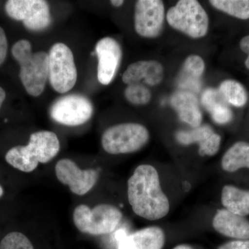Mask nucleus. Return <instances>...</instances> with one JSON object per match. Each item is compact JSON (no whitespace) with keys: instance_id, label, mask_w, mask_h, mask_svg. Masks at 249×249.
Listing matches in <instances>:
<instances>
[{"instance_id":"obj_1","label":"nucleus","mask_w":249,"mask_h":249,"mask_svg":"<svg viewBox=\"0 0 249 249\" xmlns=\"http://www.w3.org/2000/svg\"><path fill=\"white\" fill-rule=\"evenodd\" d=\"M127 196L135 214L158 220L170 211V202L162 191L158 172L151 165H139L127 181Z\"/></svg>"},{"instance_id":"obj_2","label":"nucleus","mask_w":249,"mask_h":249,"mask_svg":"<svg viewBox=\"0 0 249 249\" xmlns=\"http://www.w3.org/2000/svg\"><path fill=\"white\" fill-rule=\"evenodd\" d=\"M60 147L56 134L50 131H39L31 134L27 145L9 150L5 160L16 169L31 173L39 163H48L53 160L58 155Z\"/></svg>"},{"instance_id":"obj_3","label":"nucleus","mask_w":249,"mask_h":249,"mask_svg":"<svg viewBox=\"0 0 249 249\" xmlns=\"http://www.w3.org/2000/svg\"><path fill=\"white\" fill-rule=\"evenodd\" d=\"M11 53L20 67L19 78L27 92L34 97L40 96L49 80V54L32 53L31 43L26 40L16 42Z\"/></svg>"},{"instance_id":"obj_4","label":"nucleus","mask_w":249,"mask_h":249,"mask_svg":"<svg viewBox=\"0 0 249 249\" xmlns=\"http://www.w3.org/2000/svg\"><path fill=\"white\" fill-rule=\"evenodd\" d=\"M73 218L80 232L102 235L115 231L122 220L123 214L120 210L110 204L97 205L92 209L81 204L75 209Z\"/></svg>"},{"instance_id":"obj_5","label":"nucleus","mask_w":249,"mask_h":249,"mask_svg":"<svg viewBox=\"0 0 249 249\" xmlns=\"http://www.w3.org/2000/svg\"><path fill=\"white\" fill-rule=\"evenodd\" d=\"M166 19L173 29L192 38L204 37L209 31V16L196 0H179L167 11Z\"/></svg>"},{"instance_id":"obj_6","label":"nucleus","mask_w":249,"mask_h":249,"mask_svg":"<svg viewBox=\"0 0 249 249\" xmlns=\"http://www.w3.org/2000/svg\"><path fill=\"white\" fill-rule=\"evenodd\" d=\"M150 134L145 126L126 123L111 126L102 136V146L111 155H121L139 151L145 146Z\"/></svg>"},{"instance_id":"obj_7","label":"nucleus","mask_w":249,"mask_h":249,"mask_svg":"<svg viewBox=\"0 0 249 249\" xmlns=\"http://www.w3.org/2000/svg\"><path fill=\"white\" fill-rule=\"evenodd\" d=\"M49 54V80L57 92H68L76 85L77 69L71 49L62 42L52 46Z\"/></svg>"},{"instance_id":"obj_8","label":"nucleus","mask_w":249,"mask_h":249,"mask_svg":"<svg viewBox=\"0 0 249 249\" xmlns=\"http://www.w3.org/2000/svg\"><path fill=\"white\" fill-rule=\"evenodd\" d=\"M5 11L10 18L22 21L31 31L44 30L52 21L48 3L43 0H9Z\"/></svg>"},{"instance_id":"obj_9","label":"nucleus","mask_w":249,"mask_h":249,"mask_svg":"<svg viewBox=\"0 0 249 249\" xmlns=\"http://www.w3.org/2000/svg\"><path fill=\"white\" fill-rule=\"evenodd\" d=\"M92 103L80 94H70L58 98L50 108V116L59 124L78 126L85 124L92 116Z\"/></svg>"},{"instance_id":"obj_10","label":"nucleus","mask_w":249,"mask_h":249,"mask_svg":"<svg viewBox=\"0 0 249 249\" xmlns=\"http://www.w3.org/2000/svg\"><path fill=\"white\" fill-rule=\"evenodd\" d=\"M165 6L160 0H139L134 9V28L141 37L155 38L163 29Z\"/></svg>"},{"instance_id":"obj_11","label":"nucleus","mask_w":249,"mask_h":249,"mask_svg":"<svg viewBox=\"0 0 249 249\" xmlns=\"http://www.w3.org/2000/svg\"><path fill=\"white\" fill-rule=\"evenodd\" d=\"M55 175L60 182L70 187L72 193L84 196L96 184L98 174L93 169L81 170L73 160L63 159L55 165Z\"/></svg>"},{"instance_id":"obj_12","label":"nucleus","mask_w":249,"mask_h":249,"mask_svg":"<svg viewBox=\"0 0 249 249\" xmlns=\"http://www.w3.org/2000/svg\"><path fill=\"white\" fill-rule=\"evenodd\" d=\"M98 56V80L108 85L114 79L122 60V50L119 42L110 37H103L96 45Z\"/></svg>"},{"instance_id":"obj_13","label":"nucleus","mask_w":249,"mask_h":249,"mask_svg":"<svg viewBox=\"0 0 249 249\" xmlns=\"http://www.w3.org/2000/svg\"><path fill=\"white\" fill-rule=\"evenodd\" d=\"M164 78V68L157 60H140L130 64L122 76L124 84H139L143 81L150 86H157Z\"/></svg>"},{"instance_id":"obj_14","label":"nucleus","mask_w":249,"mask_h":249,"mask_svg":"<svg viewBox=\"0 0 249 249\" xmlns=\"http://www.w3.org/2000/svg\"><path fill=\"white\" fill-rule=\"evenodd\" d=\"M164 232L160 227H151L126 233L121 232L118 249H162L164 246Z\"/></svg>"},{"instance_id":"obj_15","label":"nucleus","mask_w":249,"mask_h":249,"mask_svg":"<svg viewBox=\"0 0 249 249\" xmlns=\"http://www.w3.org/2000/svg\"><path fill=\"white\" fill-rule=\"evenodd\" d=\"M177 140L182 145L192 143L199 145V153L201 156H214L220 148L221 139L219 134L208 124L200 125L191 131H179L176 134Z\"/></svg>"},{"instance_id":"obj_16","label":"nucleus","mask_w":249,"mask_h":249,"mask_svg":"<svg viewBox=\"0 0 249 249\" xmlns=\"http://www.w3.org/2000/svg\"><path fill=\"white\" fill-rule=\"evenodd\" d=\"M214 230L226 236L238 240H249V221L227 209L218 210L213 219Z\"/></svg>"},{"instance_id":"obj_17","label":"nucleus","mask_w":249,"mask_h":249,"mask_svg":"<svg viewBox=\"0 0 249 249\" xmlns=\"http://www.w3.org/2000/svg\"><path fill=\"white\" fill-rule=\"evenodd\" d=\"M172 107L183 122L193 128L199 127L202 122L199 101L193 91L179 90L173 93L170 99Z\"/></svg>"},{"instance_id":"obj_18","label":"nucleus","mask_w":249,"mask_h":249,"mask_svg":"<svg viewBox=\"0 0 249 249\" xmlns=\"http://www.w3.org/2000/svg\"><path fill=\"white\" fill-rule=\"evenodd\" d=\"M201 102L211 115L213 120L219 124H226L233 119V114L219 89L209 88L201 95Z\"/></svg>"},{"instance_id":"obj_19","label":"nucleus","mask_w":249,"mask_h":249,"mask_svg":"<svg viewBox=\"0 0 249 249\" xmlns=\"http://www.w3.org/2000/svg\"><path fill=\"white\" fill-rule=\"evenodd\" d=\"M205 62L198 55H191L187 57L183 62L182 69L178 77V86L184 89L199 90V80L204 74Z\"/></svg>"},{"instance_id":"obj_20","label":"nucleus","mask_w":249,"mask_h":249,"mask_svg":"<svg viewBox=\"0 0 249 249\" xmlns=\"http://www.w3.org/2000/svg\"><path fill=\"white\" fill-rule=\"evenodd\" d=\"M221 201L225 209L232 213L242 217L249 215V191L226 185L222 188Z\"/></svg>"},{"instance_id":"obj_21","label":"nucleus","mask_w":249,"mask_h":249,"mask_svg":"<svg viewBox=\"0 0 249 249\" xmlns=\"http://www.w3.org/2000/svg\"><path fill=\"white\" fill-rule=\"evenodd\" d=\"M222 167L224 171L234 173L241 168L249 169V143L235 142L223 156Z\"/></svg>"},{"instance_id":"obj_22","label":"nucleus","mask_w":249,"mask_h":249,"mask_svg":"<svg viewBox=\"0 0 249 249\" xmlns=\"http://www.w3.org/2000/svg\"><path fill=\"white\" fill-rule=\"evenodd\" d=\"M219 91L226 101L235 107H243L248 100L245 87L235 80H224L219 85Z\"/></svg>"},{"instance_id":"obj_23","label":"nucleus","mask_w":249,"mask_h":249,"mask_svg":"<svg viewBox=\"0 0 249 249\" xmlns=\"http://www.w3.org/2000/svg\"><path fill=\"white\" fill-rule=\"evenodd\" d=\"M209 3L214 9L232 17L249 19V0H211Z\"/></svg>"},{"instance_id":"obj_24","label":"nucleus","mask_w":249,"mask_h":249,"mask_svg":"<svg viewBox=\"0 0 249 249\" xmlns=\"http://www.w3.org/2000/svg\"><path fill=\"white\" fill-rule=\"evenodd\" d=\"M124 95L126 100L134 106H145L152 98L150 90L142 83L127 85Z\"/></svg>"},{"instance_id":"obj_25","label":"nucleus","mask_w":249,"mask_h":249,"mask_svg":"<svg viewBox=\"0 0 249 249\" xmlns=\"http://www.w3.org/2000/svg\"><path fill=\"white\" fill-rule=\"evenodd\" d=\"M0 249H35L29 238L19 232L7 234L0 243Z\"/></svg>"},{"instance_id":"obj_26","label":"nucleus","mask_w":249,"mask_h":249,"mask_svg":"<svg viewBox=\"0 0 249 249\" xmlns=\"http://www.w3.org/2000/svg\"><path fill=\"white\" fill-rule=\"evenodd\" d=\"M8 52V42L4 29L0 27V65L6 60Z\"/></svg>"},{"instance_id":"obj_27","label":"nucleus","mask_w":249,"mask_h":249,"mask_svg":"<svg viewBox=\"0 0 249 249\" xmlns=\"http://www.w3.org/2000/svg\"><path fill=\"white\" fill-rule=\"evenodd\" d=\"M218 249H249V240L231 241L220 246Z\"/></svg>"},{"instance_id":"obj_28","label":"nucleus","mask_w":249,"mask_h":249,"mask_svg":"<svg viewBox=\"0 0 249 249\" xmlns=\"http://www.w3.org/2000/svg\"><path fill=\"white\" fill-rule=\"evenodd\" d=\"M240 47L242 52L248 55L245 60V66L249 70V36H245L240 40Z\"/></svg>"},{"instance_id":"obj_29","label":"nucleus","mask_w":249,"mask_h":249,"mask_svg":"<svg viewBox=\"0 0 249 249\" xmlns=\"http://www.w3.org/2000/svg\"><path fill=\"white\" fill-rule=\"evenodd\" d=\"M5 98H6V92H5L4 89L0 87V108L2 106Z\"/></svg>"},{"instance_id":"obj_30","label":"nucleus","mask_w":249,"mask_h":249,"mask_svg":"<svg viewBox=\"0 0 249 249\" xmlns=\"http://www.w3.org/2000/svg\"><path fill=\"white\" fill-rule=\"evenodd\" d=\"M110 3L114 7H120L124 4V1L123 0H111Z\"/></svg>"},{"instance_id":"obj_31","label":"nucleus","mask_w":249,"mask_h":249,"mask_svg":"<svg viewBox=\"0 0 249 249\" xmlns=\"http://www.w3.org/2000/svg\"><path fill=\"white\" fill-rule=\"evenodd\" d=\"M173 249H193L192 248V247L189 245H180L177 246L176 247H175Z\"/></svg>"},{"instance_id":"obj_32","label":"nucleus","mask_w":249,"mask_h":249,"mask_svg":"<svg viewBox=\"0 0 249 249\" xmlns=\"http://www.w3.org/2000/svg\"><path fill=\"white\" fill-rule=\"evenodd\" d=\"M4 194V190H3L2 187L0 186V198L1 197V196Z\"/></svg>"}]
</instances>
